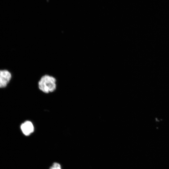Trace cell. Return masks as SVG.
<instances>
[{"instance_id": "277c9868", "label": "cell", "mask_w": 169, "mask_h": 169, "mask_svg": "<svg viewBox=\"0 0 169 169\" xmlns=\"http://www.w3.org/2000/svg\"><path fill=\"white\" fill-rule=\"evenodd\" d=\"M52 166L54 169H61L60 165L57 162L54 163Z\"/></svg>"}, {"instance_id": "3957f363", "label": "cell", "mask_w": 169, "mask_h": 169, "mask_svg": "<svg viewBox=\"0 0 169 169\" xmlns=\"http://www.w3.org/2000/svg\"><path fill=\"white\" fill-rule=\"evenodd\" d=\"M20 127L22 132L26 136H29L33 132L34 130L33 123L29 121H26L22 123Z\"/></svg>"}, {"instance_id": "7a4b0ae2", "label": "cell", "mask_w": 169, "mask_h": 169, "mask_svg": "<svg viewBox=\"0 0 169 169\" xmlns=\"http://www.w3.org/2000/svg\"><path fill=\"white\" fill-rule=\"evenodd\" d=\"M12 77L11 73L6 70H0V88L6 86Z\"/></svg>"}, {"instance_id": "6da1fadb", "label": "cell", "mask_w": 169, "mask_h": 169, "mask_svg": "<svg viewBox=\"0 0 169 169\" xmlns=\"http://www.w3.org/2000/svg\"><path fill=\"white\" fill-rule=\"evenodd\" d=\"M39 89L42 92L48 93L54 91L56 87V80L54 76L48 74L42 76L38 82Z\"/></svg>"}]
</instances>
